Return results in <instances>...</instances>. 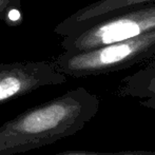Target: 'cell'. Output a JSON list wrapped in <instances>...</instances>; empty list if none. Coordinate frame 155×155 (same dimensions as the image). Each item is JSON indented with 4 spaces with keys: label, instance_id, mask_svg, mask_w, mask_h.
Listing matches in <instances>:
<instances>
[{
    "label": "cell",
    "instance_id": "6da1fadb",
    "mask_svg": "<svg viewBox=\"0 0 155 155\" xmlns=\"http://www.w3.org/2000/svg\"><path fill=\"white\" fill-rule=\"evenodd\" d=\"M99 107V97L79 87L28 109L0 126V155L25 153L77 134Z\"/></svg>",
    "mask_w": 155,
    "mask_h": 155
},
{
    "label": "cell",
    "instance_id": "7a4b0ae2",
    "mask_svg": "<svg viewBox=\"0 0 155 155\" xmlns=\"http://www.w3.org/2000/svg\"><path fill=\"white\" fill-rule=\"evenodd\" d=\"M155 57V31L87 51H64L53 60L57 70L74 78L127 70Z\"/></svg>",
    "mask_w": 155,
    "mask_h": 155
},
{
    "label": "cell",
    "instance_id": "3957f363",
    "mask_svg": "<svg viewBox=\"0 0 155 155\" xmlns=\"http://www.w3.org/2000/svg\"><path fill=\"white\" fill-rule=\"evenodd\" d=\"M152 31H155V2L117 11L81 31L62 37L60 45L68 52L87 51Z\"/></svg>",
    "mask_w": 155,
    "mask_h": 155
},
{
    "label": "cell",
    "instance_id": "277c9868",
    "mask_svg": "<svg viewBox=\"0 0 155 155\" xmlns=\"http://www.w3.org/2000/svg\"><path fill=\"white\" fill-rule=\"evenodd\" d=\"M67 79L53 60L0 62V106L42 87L62 84Z\"/></svg>",
    "mask_w": 155,
    "mask_h": 155
},
{
    "label": "cell",
    "instance_id": "5b68a950",
    "mask_svg": "<svg viewBox=\"0 0 155 155\" xmlns=\"http://www.w3.org/2000/svg\"><path fill=\"white\" fill-rule=\"evenodd\" d=\"M152 2H155V0H97L63 19L55 27L54 32L58 36H69L117 11Z\"/></svg>",
    "mask_w": 155,
    "mask_h": 155
},
{
    "label": "cell",
    "instance_id": "8992f818",
    "mask_svg": "<svg viewBox=\"0 0 155 155\" xmlns=\"http://www.w3.org/2000/svg\"><path fill=\"white\" fill-rule=\"evenodd\" d=\"M53 155H155V151L143 149H128L120 151H87V150H74V151L60 152Z\"/></svg>",
    "mask_w": 155,
    "mask_h": 155
},
{
    "label": "cell",
    "instance_id": "52a82bcc",
    "mask_svg": "<svg viewBox=\"0 0 155 155\" xmlns=\"http://www.w3.org/2000/svg\"><path fill=\"white\" fill-rule=\"evenodd\" d=\"M21 1L22 0H0V22L10 13L20 10Z\"/></svg>",
    "mask_w": 155,
    "mask_h": 155
},
{
    "label": "cell",
    "instance_id": "ba28073f",
    "mask_svg": "<svg viewBox=\"0 0 155 155\" xmlns=\"http://www.w3.org/2000/svg\"><path fill=\"white\" fill-rule=\"evenodd\" d=\"M139 104H140L143 107H145V108L155 110V94H154V95H152V96H150V97H147V98H143V99H141Z\"/></svg>",
    "mask_w": 155,
    "mask_h": 155
}]
</instances>
